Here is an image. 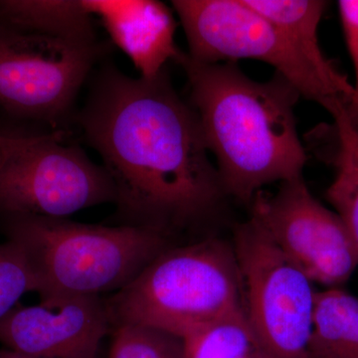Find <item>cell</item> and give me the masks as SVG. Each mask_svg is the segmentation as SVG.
<instances>
[{
	"label": "cell",
	"instance_id": "obj_2",
	"mask_svg": "<svg viewBox=\"0 0 358 358\" xmlns=\"http://www.w3.org/2000/svg\"><path fill=\"white\" fill-rule=\"evenodd\" d=\"M178 63L227 196L250 205L266 185L301 178L307 154L294 117L301 96L285 78L261 83L236 62L206 64L187 53Z\"/></svg>",
	"mask_w": 358,
	"mask_h": 358
},
{
	"label": "cell",
	"instance_id": "obj_22",
	"mask_svg": "<svg viewBox=\"0 0 358 358\" xmlns=\"http://www.w3.org/2000/svg\"><path fill=\"white\" fill-rule=\"evenodd\" d=\"M350 120H352L353 124H355V127H357V128L358 129V115H355V117H350Z\"/></svg>",
	"mask_w": 358,
	"mask_h": 358
},
{
	"label": "cell",
	"instance_id": "obj_9",
	"mask_svg": "<svg viewBox=\"0 0 358 358\" xmlns=\"http://www.w3.org/2000/svg\"><path fill=\"white\" fill-rule=\"evenodd\" d=\"M251 219L313 282L341 288L358 266V251L341 217L320 203L303 176L259 192Z\"/></svg>",
	"mask_w": 358,
	"mask_h": 358
},
{
	"label": "cell",
	"instance_id": "obj_3",
	"mask_svg": "<svg viewBox=\"0 0 358 358\" xmlns=\"http://www.w3.org/2000/svg\"><path fill=\"white\" fill-rule=\"evenodd\" d=\"M7 241L28 264L40 303L117 293L171 245L157 231L32 215L2 216Z\"/></svg>",
	"mask_w": 358,
	"mask_h": 358
},
{
	"label": "cell",
	"instance_id": "obj_5",
	"mask_svg": "<svg viewBox=\"0 0 358 358\" xmlns=\"http://www.w3.org/2000/svg\"><path fill=\"white\" fill-rule=\"evenodd\" d=\"M63 138L61 131L4 134L0 215L67 218L89 207L115 204V186L105 167Z\"/></svg>",
	"mask_w": 358,
	"mask_h": 358
},
{
	"label": "cell",
	"instance_id": "obj_6",
	"mask_svg": "<svg viewBox=\"0 0 358 358\" xmlns=\"http://www.w3.org/2000/svg\"><path fill=\"white\" fill-rule=\"evenodd\" d=\"M171 4L185 29L187 55L192 60L206 64L262 61L274 67L300 96L319 103L331 115L350 109V101L243 0H173Z\"/></svg>",
	"mask_w": 358,
	"mask_h": 358
},
{
	"label": "cell",
	"instance_id": "obj_10",
	"mask_svg": "<svg viewBox=\"0 0 358 358\" xmlns=\"http://www.w3.org/2000/svg\"><path fill=\"white\" fill-rule=\"evenodd\" d=\"M112 331L102 296L72 299L58 306H16L0 319V343L30 358H98Z\"/></svg>",
	"mask_w": 358,
	"mask_h": 358
},
{
	"label": "cell",
	"instance_id": "obj_20",
	"mask_svg": "<svg viewBox=\"0 0 358 358\" xmlns=\"http://www.w3.org/2000/svg\"><path fill=\"white\" fill-rule=\"evenodd\" d=\"M1 358H30L25 357V355H20V353H16L13 352H10V350H2L1 352Z\"/></svg>",
	"mask_w": 358,
	"mask_h": 358
},
{
	"label": "cell",
	"instance_id": "obj_8",
	"mask_svg": "<svg viewBox=\"0 0 358 358\" xmlns=\"http://www.w3.org/2000/svg\"><path fill=\"white\" fill-rule=\"evenodd\" d=\"M244 313L266 358H310L317 292L308 275L250 218L233 242Z\"/></svg>",
	"mask_w": 358,
	"mask_h": 358
},
{
	"label": "cell",
	"instance_id": "obj_11",
	"mask_svg": "<svg viewBox=\"0 0 358 358\" xmlns=\"http://www.w3.org/2000/svg\"><path fill=\"white\" fill-rule=\"evenodd\" d=\"M98 18L110 41L124 52L141 78L152 79L178 62L183 52L176 43L173 10L157 0H83Z\"/></svg>",
	"mask_w": 358,
	"mask_h": 358
},
{
	"label": "cell",
	"instance_id": "obj_12",
	"mask_svg": "<svg viewBox=\"0 0 358 358\" xmlns=\"http://www.w3.org/2000/svg\"><path fill=\"white\" fill-rule=\"evenodd\" d=\"M250 8L261 14L289 40L294 49L350 102L357 105L353 84L339 72L333 61L324 55L319 39V26L327 6L322 0H243Z\"/></svg>",
	"mask_w": 358,
	"mask_h": 358
},
{
	"label": "cell",
	"instance_id": "obj_15",
	"mask_svg": "<svg viewBox=\"0 0 358 358\" xmlns=\"http://www.w3.org/2000/svg\"><path fill=\"white\" fill-rule=\"evenodd\" d=\"M333 117L334 148L329 157L336 173L327 199L345 223L358 251V129L346 110Z\"/></svg>",
	"mask_w": 358,
	"mask_h": 358
},
{
	"label": "cell",
	"instance_id": "obj_21",
	"mask_svg": "<svg viewBox=\"0 0 358 358\" xmlns=\"http://www.w3.org/2000/svg\"><path fill=\"white\" fill-rule=\"evenodd\" d=\"M4 159V133L0 131V169H1L2 162Z\"/></svg>",
	"mask_w": 358,
	"mask_h": 358
},
{
	"label": "cell",
	"instance_id": "obj_19",
	"mask_svg": "<svg viewBox=\"0 0 358 358\" xmlns=\"http://www.w3.org/2000/svg\"><path fill=\"white\" fill-rule=\"evenodd\" d=\"M339 18L345 36L346 47L355 70V87L358 96V0H339ZM348 114H358V103Z\"/></svg>",
	"mask_w": 358,
	"mask_h": 358
},
{
	"label": "cell",
	"instance_id": "obj_17",
	"mask_svg": "<svg viewBox=\"0 0 358 358\" xmlns=\"http://www.w3.org/2000/svg\"><path fill=\"white\" fill-rule=\"evenodd\" d=\"M110 331L108 358H187L185 341L160 329L122 324Z\"/></svg>",
	"mask_w": 358,
	"mask_h": 358
},
{
	"label": "cell",
	"instance_id": "obj_16",
	"mask_svg": "<svg viewBox=\"0 0 358 358\" xmlns=\"http://www.w3.org/2000/svg\"><path fill=\"white\" fill-rule=\"evenodd\" d=\"M183 341L187 358H266L244 310L212 322Z\"/></svg>",
	"mask_w": 358,
	"mask_h": 358
},
{
	"label": "cell",
	"instance_id": "obj_7",
	"mask_svg": "<svg viewBox=\"0 0 358 358\" xmlns=\"http://www.w3.org/2000/svg\"><path fill=\"white\" fill-rule=\"evenodd\" d=\"M99 41L26 31L0 23V107L57 126L107 52Z\"/></svg>",
	"mask_w": 358,
	"mask_h": 358
},
{
	"label": "cell",
	"instance_id": "obj_23",
	"mask_svg": "<svg viewBox=\"0 0 358 358\" xmlns=\"http://www.w3.org/2000/svg\"><path fill=\"white\" fill-rule=\"evenodd\" d=\"M0 358H1V352H0Z\"/></svg>",
	"mask_w": 358,
	"mask_h": 358
},
{
	"label": "cell",
	"instance_id": "obj_13",
	"mask_svg": "<svg viewBox=\"0 0 358 358\" xmlns=\"http://www.w3.org/2000/svg\"><path fill=\"white\" fill-rule=\"evenodd\" d=\"M83 0H0V23L26 31L96 41Z\"/></svg>",
	"mask_w": 358,
	"mask_h": 358
},
{
	"label": "cell",
	"instance_id": "obj_4",
	"mask_svg": "<svg viewBox=\"0 0 358 358\" xmlns=\"http://www.w3.org/2000/svg\"><path fill=\"white\" fill-rule=\"evenodd\" d=\"M106 303L112 327L140 324L185 339L244 310L234 247L217 238L173 245Z\"/></svg>",
	"mask_w": 358,
	"mask_h": 358
},
{
	"label": "cell",
	"instance_id": "obj_14",
	"mask_svg": "<svg viewBox=\"0 0 358 358\" xmlns=\"http://www.w3.org/2000/svg\"><path fill=\"white\" fill-rule=\"evenodd\" d=\"M310 358H358V299L341 288L317 292Z\"/></svg>",
	"mask_w": 358,
	"mask_h": 358
},
{
	"label": "cell",
	"instance_id": "obj_1",
	"mask_svg": "<svg viewBox=\"0 0 358 358\" xmlns=\"http://www.w3.org/2000/svg\"><path fill=\"white\" fill-rule=\"evenodd\" d=\"M77 122L115 190V222L173 236L217 213L225 199L199 115L167 70L133 78L96 71Z\"/></svg>",
	"mask_w": 358,
	"mask_h": 358
},
{
	"label": "cell",
	"instance_id": "obj_18",
	"mask_svg": "<svg viewBox=\"0 0 358 358\" xmlns=\"http://www.w3.org/2000/svg\"><path fill=\"white\" fill-rule=\"evenodd\" d=\"M31 271L17 245L0 244V319L13 310L26 293H34Z\"/></svg>",
	"mask_w": 358,
	"mask_h": 358
}]
</instances>
